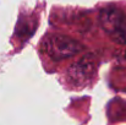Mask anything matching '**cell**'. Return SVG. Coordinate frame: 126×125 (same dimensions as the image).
Returning <instances> with one entry per match:
<instances>
[{"label": "cell", "mask_w": 126, "mask_h": 125, "mask_svg": "<svg viewBox=\"0 0 126 125\" xmlns=\"http://www.w3.org/2000/svg\"><path fill=\"white\" fill-rule=\"evenodd\" d=\"M95 56L93 54H86L69 68L67 76L75 85H82L93 76L95 71Z\"/></svg>", "instance_id": "cell-3"}, {"label": "cell", "mask_w": 126, "mask_h": 125, "mask_svg": "<svg viewBox=\"0 0 126 125\" xmlns=\"http://www.w3.org/2000/svg\"><path fill=\"white\" fill-rule=\"evenodd\" d=\"M45 53L54 60H64L81 53L84 47L80 42L63 35H48L43 41Z\"/></svg>", "instance_id": "cell-1"}, {"label": "cell", "mask_w": 126, "mask_h": 125, "mask_svg": "<svg viewBox=\"0 0 126 125\" xmlns=\"http://www.w3.org/2000/svg\"><path fill=\"white\" fill-rule=\"evenodd\" d=\"M98 20L100 27L113 41L126 44V15L120 9H102Z\"/></svg>", "instance_id": "cell-2"}]
</instances>
